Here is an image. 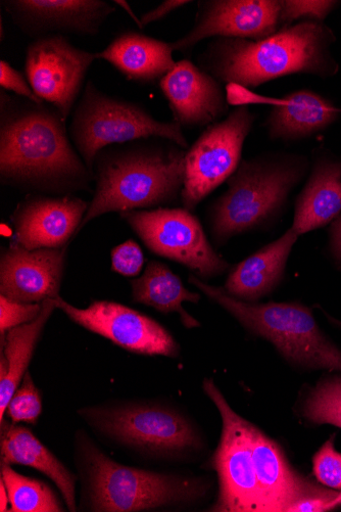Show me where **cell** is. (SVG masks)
I'll return each mask as SVG.
<instances>
[{
  "instance_id": "6da1fadb",
  "label": "cell",
  "mask_w": 341,
  "mask_h": 512,
  "mask_svg": "<svg viewBox=\"0 0 341 512\" xmlns=\"http://www.w3.org/2000/svg\"><path fill=\"white\" fill-rule=\"evenodd\" d=\"M93 173L72 145L66 120L52 106L0 91V178L42 193L89 190Z\"/></svg>"
},
{
  "instance_id": "7a4b0ae2",
  "label": "cell",
  "mask_w": 341,
  "mask_h": 512,
  "mask_svg": "<svg viewBox=\"0 0 341 512\" xmlns=\"http://www.w3.org/2000/svg\"><path fill=\"white\" fill-rule=\"evenodd\" d=\"M335 41L325 23L300 22L257 41L215 38L200 55L199 65L220 83L251 89L295 74L326 79L339 72L331 51Z\"/></svg>"
},
{
  "instance_id": "3957f363",
  "label": "cell",
  "mask_w": 341,
  "mask_h": 512,
  "mask_svg": "<svg viewBox=\"0 0 341 512\" xmlns=\"http://www.w3.org/2000/svg\"><path fill=\"white\" fill-rule=\"evenodd\" d=\"M137 142L108 147L96 156V189L80 230L107 213L156 208L181 197L186 151Z\"/></svg>"
},
{
  "instance_id": "277c9868",
  "label": "cell",
  "mask_w": 341,
  "mask_h": 512,
  "mask_svg": "<svg viewBox=\"0 0 341 512\" xmlns=\"http://www.w3.org/2000/svg\"><path fill=\"white\" fill-rule=\"evenodd\" d=\"M308 158L269 154L242 161L228 179V190L212 206L209 218L217 244L274 220L309 170Z\"/></svg>"
},
{
  "instance_id": "5b68a950",
  "label": "cell",
  "mask_w": 341,
  "mask_h": 512,
  "mask_svg": "<svg viewBox=\"0 0 341 512\" xmlns=\"http://www.w3.org/2000/svg\"><path fill=\"white\" fill-rule=\"evenodd\" d=\"M189 283L228 311L251 334L269 341L292 366L307 371L341 372V349L323 333L308 306L298 302H243L194 274L189 276Z\"/></svg>"
},
{
  "instance_id": "8992f818",
  "label": "cell",
  "mask_w": 341,
  "mask_h": 512,
  "mask_svg": "<svg viewBox=\"0 0 341 512\" xmlns=\"http://www.w3.org/2000/svg\"><path fill=\"white\" fill-rule=\"evenodd\" d=\"M88 507L92 511L134 512L169 508L200 500L208 491L199 478L126 467L86 437L79 438Z\"/></svg>"
},
{
  "instance_id": "52a82bcc",
  "label": "cell",
  "mask_w": 341,
  "mask_h": 512,
  "mask_svg": "<svg viewBox=\"0 0 341 512\" xmlns=\"http://www.w3.org/2000/svg\"><path fill=\"white\" fill-rule=\"evenodd\" d=\"M69 135L92 173L96 156L115 145L158 137L183 150L188 148L176 122L159 121L140 105L107 95L90 80L72 113Z\"/></svg>"
},
{
  "instance_id": "ba28073f",
  "label": "cell",
  "mask_w": 341,
  "mask_h": 512,
  "mask_svg": "<svg viewBox=\"0 0 341 512\" xmlns=\"http://www.w3.org/2000/svg\"><path fill=\"white\" fill-rule=\"evenodd\" d=\"M84 420L107 437L139 451L177 457L202 447L196 429L179 412L157 404H125L79 411Z\"/></svg>"
},
{
  "instance_id": "9c48e42d",
  "label": "cell",
  "mask_w": 341,
  "mask_h": 512,
  "mask_svg": "<svg viewBox=\"0 0 341 512\" xmlns=\"http://www.w3.org/2000/svg\"><path fill=\"white\" fill-rule=\"evenodd\" d=\"M203 390L222 417L223 429L212 467L219 478V497L212 511L262 512L261 496L253 461L252 424L228 404L212 379Z\"/></svg>"
},
{
  "instance_id": "30bf717a",
  "label": "cell",
  "mask_w": 341,
  "mask_h": 512,
  "mask_svg": "<svg viewBox=\"0 0 341 512\" xmlns=\"http://www.w3.org/2000/svg\"><path fill=\"white\" fill-rule=\"evenodd\" d=\"M255 120L249 107L235 108L224 120L207 127L186 151L184 209L192 212L236 172Z\"/></svg>"
},
{
  "instance_id": "8fae6325",
  "label": "cell",
  "mask_w": 341,
  "mask_h": 512,
  "mask_svg": "<svg viewBox=\"0 0 341 512\" xmlns=\"http://www.w3.org/2000/svg\"><path fill=\"white\" fill-rule=\"evenodd\" d=\"M120 215L152 252L203 277L222 274L229 267L211 246L198 217L186 209L160 208Z\"/></svg>"
},
{
  "instance_id": "7c38bea8",
  "label": "cell",
  "mask_w": 341,
  "mask_h": 512,
  "mask_svg": "<svg viewBox=\"0 0 341 512\" xmlns=\"http://www.w3.org/2000/svg\"><path fill=\"white\" fill-rule=\"evenodd\" d=\"M96 60V53L76 48L66 36H45L27 46L25 75L36 96L67 121Z\"/></svg>"
},
{
  "instance_id": "4fadbf2b",
  "label": "cell",
  "mask_w": 341,
  "mask_h": 512,
  "mask_svg": "<svg viewBox=\"0 0 341 512\" xmlns=\"http://www.w3.org/2000/svg\"><path fill=\"white\" fill-rule=\"evenodd\" d=\"M62 310L82 328L100 335L132 353L177 358L180 346L172 335L155 319L124 305L96 301L86 309H79L54 299Z\"/></svg>"
},
{
  "instance_id": "5bb4252c",
  "label": "cell",
  "mask_w": 341,
  "mask_h": 512,
  "mask_svg": "<svg viewBox=\"0 0 341 512\" xmlns=\"http://www.w3.org/2000/svg\"><path fill=\"white\" fill-rule=\"evenodd\" d=\"M280 0H204L196 23L171 42L173 52H189L208 38L261 40L280 30Z\"/></svg>"
},
{
  "instance_id": "9a60e30c",
  "label": "cell",
  "mask_w": 341,
  "mask_h": 512,
  "mask_svg": "<svg viewBox=\"0 0 341 512\" xmlns=\"http://www.w3.org/2000/svg\"><path fill=\"white\" fill-rule=\"evenodd\" d=\"M19 30L38 39L51 35L94 36L116 9L104 0H2Z\"/></svg>"
},
{
  "instance_id": "2e32d148",
  "label": "cell",
  "mask_w": 341,
  "mask_h": 512,
  "mask_svg": "<svg viewBox=\"0 0 341 512\" xmlns=\"http://www.w3.org/2000/svg\"><path fill=\"white\" fill-rule=\"evenodd\" d=\"M89 204L70 195L28 196L11 216L12 245L30 251L66 248L79 232Z\"/></svg>"
},
{
  "instance_id": "e0dca14e",
  "label": "cell",
  "mask_w": 341,
  "mask_h": 512,
  "mask_svg": "<svg viewBox=\"0 0 341 512\" xmlns=\"http://www.w3.org/2000/svg\"><path fill=\"white\" fill-rule=\"evenodd\" d=\"M174 122L181 127H209L229 110L225 89L212 75L189 60L177 62L159 83Z\"/></svg>"
},
{
  "instance_id": "ac0fdd59",
  "label": "cell",
  "mask_w": 341,
  "mask_h": 512,
  "mask_svg": "<svg viewBox=\"0 0 341 512\" xmlns=\"http://www.w3.org/2000/svg\"><path fill=\"white\" fill-rule=\"evenodd\" d=\"M66 248L27 250L11 245L0 261V294L21 303H42L60 293Z\"/></svg>"
},
{
  "instance_id": "d6986e66",
  "label": "cell",
  "mask_w": 341,
  "mask_h": 512,
  "mask_svg": "<svg viewBox=\"0 0 341 512\" xmlns=\"http://www.w3.org/2000/svg\"><path fill=\"white\" fill-rule=\"evenodd\" d=\"M173 53L171 43L126 31L116 36L104 51L96 53V57L111 64L129 81L154 85L175 68Z\"/></svg>"
},
{
  "instance_id": "ffe728a7",
  "label": "cell",
  "mask_w": 341,
  "mask_h": 512,
  "mask_svg": "<svg viewBox=\"0 0 341 512\" xmlns=\"http://www.w3.org/2000/svg\"><path fill=\"white\" fill-rule=\"evenodd\" d=\"M299 238L289 228L279 239L237 264L224 290L247 303H257L271 294L282 282L287 261Z\"/></svg>"
},
{
  "instance_id": "44dd1931",
  "label": "cell",
  "mask_w": 341,
  "mask_h": 512,
  "mask_svg": "<svg viewBox=\"0 0 341 512\" xmlns=\"http://www.w3.org/2000/svg\"><path fill=\"white\" fill-rule=\"evenodd\" d=\"M284 104L274 107L265 126L272 139L297 142L312 137L333 125L341 115L330 100L310 89L290 92Z\"/></svg>"
},
{
  "instance_id": "7402d4cb",
  "label": "cell",
  "mask_w": 341,
  "mask_h": 512,
  "mask_svg": "<svg viewBox=\"0 0 341 512\" xmlns=\"http://www.w3.org/2000/svg\"><path fill=\"white\" fill-rule=\"evenodd\" d=\"M341 214V159L324 155L316 159L310 177L296 202L290 227L301 237L331 224Z\"/></svg>"
},
{
  "instance_id": "603a6c76",
  "label": "cell",
  "mask_w": 341,
  "mask_h": 512,
  "mask_svg": "<svg viewBox=\"0 0 341 512\" xmlns=\"http://www.w3.org/2000/svg\"><path fill=\"white\" fill-rule=\"evenodd\" d=\"M0 456L7 464L33 468L50 478L71 511H76V478L50 450L25 427L2 424Z\"/></svg>"
},
{
  "instance_id": "cb8c5ba5",
  "label": "cell",
  "mask_w": 341,
  "mask_h": 512,
  "mask_svg": "<svg viewBox=\"0 0 341 512\" xmlns=\"http://www.w3.org/2000/svg\"><path fill=\"white\" fill-rule=\"evenodd\" d=\"M133 301L148 305L161 313H177L186 329L201 327L182 306L184 302L199 303L201 295L189 292L181 279L164 263L152 261L144 273L131 283Z\"/></svg>"
},
{
  "instance_id": "d4e9b609",
  "label": "cell",
  "mask_w": 341,
  "mask_h": 512,
  "mask_svg": "<svg viewBox=\"0 0 341 512\" xmlns=\"http://www.w3.org/2000/svg\"><path fill=\"white\" fill-rule=\"evenodd\" d=\"M56 308L54 299L43 301L42 310L34 321L20 325L2 338V354L8 364V375L5 379L0 380V423L2 424L5 422L9 402L28 371L34 349L45 324Z\"/></svg>"
},
{
  "instance_id": "484cf974",
  "label": "cell",
  "mask_w": 341,
  "mask_h": 512,
  "mask_svg": "<svg viewBox=\"0 0 341 512\" xmlns=\"http://www.w3.org/2000/svg\"><path fill=\"white\" fill-rule=\"evenodd\" d=\"M2 481L9 494L14 512L65 511L53 490L41 481L15 472L10 464L2 462Z\"/></svg>"
},
{
  "instance_id": "4316f807",
  "label": "cell",
  "mask_w": 341,
  "mask_h": 512,
  "mask_svg": "<svg viewBox=\"0 0 341 512\" xmlns=\"http://www.w3.org/2000/svg\"><path fill=\"white\" fill-rule=\"evenodd\" d=\"M300 412L312 425H332L341 429V372L325 375L314 387H309Z\"/></svg>"
},
{
  "instance_id": "83f0119b",
  "label": "cell",
  "mask_w": 341,
  "mask_h": 512,
  "mask_svg": "<svg viewBox=\"0 0 341 512\" xmlns=\"http://www.w3.org/2000/svg\"><path fill=\"white\" fill-rule=\"evenodd\" d=\"M340 4L336 0H280V29L306 21L324 23Z\"/></svg>"
},
{
  "instance_id": "f1b7e54d",
  "label": "cell",
  "mask_w": 341,
  "mask_h": 512,
  "mask_svg": "<svg viewBox=\"0 0 341 512\" xmlns=\"http://www.w3.org/2000/svg\"><path fill=\"white\" fill-rule=\"evenodd\" d=\"M41 411L40 393L32 380L30 372L27 371L22 385L11 398L6 413L14 424L27 423L35 425Z\"/></svg>"
},
{
  "instance_id": "f546056e",
  "label": "cell",
  "mask_w": 341,
  "mask_h": 512,
  "mask_svg": "<svg viewBox=\"0 0 341 512\" xmlns=\"http://www.w3.org/2000/svg\"><path fill=\"white\" fill-rule=\"evenodd\" d=\"M334 440L335 436H331L316 452L313 470L320 484L341 491V453L335 449Z\"/></svg>"
},
{
  "instance_id": "4dcf8cb0",
  "label": "cell",
  "mask_w": 341,
  "mask_h": 512,
  "mask_svg": "<svg viewBox=\"0 0 341 512\" xmlns=\"http://www.w3.org/2000/svg\"><path fill=\"white\" fill-rule=\"evenodd\" d=\"M42 310V303H21L0 296V334L2 338L20 325L34 321Z\"/></svg>"
},
{
  "instance_id": "1f68e13d",
  "label": "cell",
  "mask_w": 341,
  "mask_h": 512,
  "mask_svg": "<svg viewBox=\"0 0 341 512\" xmlns=\"http://www.w3.org/2000/svg\"><path fill=\"white\" fill-rule=\"evenodd\" d=\"M0 87L12 91L17 97L29 100L35 104H45L32 89L26 75L15 69L9 62L0 61Z\"/></svg>"
},
{
  "instance_id": "d6a6232c",
  "label": "cell",
  "mask_w": 341,
  "mask_h": 512,
  "mask_svg": "<svg viewBox=\"0 0 341 512\" xmlns=\"http://www.w3.org/2000/svg\"><path fill=\"white\" fill-rule=\"evenodd\" d=\"M144 265L141 248L129 240L112 251V268L124 276L137 275Z\"/></svg>"
},
{
  "instance_id": "836d02e7",
  "label": "cell",
  "mask_w": 341,
  "mask_h": 512,
  "mask_svg": "<svg viewBox=\"0 0 341 512\" xmlns=\"http://www.w3.org/2000/svg\"><path fill=\"white\" fill-rule=\"evenodd\" d=\"M225 96L227 104L235 108L249 106H271L274 108L284 104V99L261 96L251 88L237 83L225 85Z\"/></svg>"
},
{
  "instance_id": "e575fe53",
  "label": "cell",
  "mask_w": 341,
  "mask_h": 512,
  "mask_svg": "<svg viewBox=\"0 0 341 512\" xmlns=\"http://www.w3.org/2000/svg\"><path fill=\"white\" fill-rule=\"evenodd\" d=\"M188 4H192V2H189V0H165V2L160 4L156 9L141 15L140 22L142 28L163 20Z\"/></svg>"
},
{
  "instance_id": "d590c367",
  "label": "cell",
  "mask_w": 341,
  "mask_h": 512,
  "mask_svg": "<svg viewBox=\"0 0 341 512\" xmlns=\"http://www.w3.org/2000/svg\"><path fill=\"white\" fill-rule=\"evenodd\" d=\"M329 248L333 259L341 266V214L330 224Z\"/></svg>"
},
{
  "instance_id": "8d00e7d4",
  "label": "cell",
  "mask_w": 341,
  "mask_h": 512,
  "mask_svg": "<svg viewBox=\"0 0 341 512\" xmlns=\"http://www.w3.org/2000/svg\"><path fill=\"white\" fill-rule=\"evenodd\" d=\"M115 5L117 6H120L124 11H126V13L130 16V18L135 22V24L140 28V29H143L142 28V25H141V22H140V18H138L134 11L132 10V8L130 7V5L125 2V0H114L113 2Z\"/></svg>"
},
{
  "instance_id": "74e56055",
  "label": "cell",
  "mask_w": 341,
  "mask_h": 512,
  "mask_svg": "<svg viewBox=\"0 0 341 512\" xmlns=\"http://www.w3.org/2000/svg\"><path fill=\"white\" fill-rule=\"evenodd\" d=\"M0 494H2V498H0V511L2 512H5V511H9V508H8V505L10 503V498H9V494H8V491L6 489V486L4 484V482H0Z\"/></svg>"
},
{
  "instance_id": "f35d334b",
  "label": "cell",
  "mask_w": 341,
  "mask_h": 512,
  "mask_svg": "<svg viewBox=\"0 0 341 512\" xmlns=\"http://www.w3.org/2000/svg\"><path fill=\"white\" fill-rule=\"evenodd\" d=\"M318 308L321 310V312L323 313L324 317L327 318V320L329 321L330 324L333 325V327H335L336 329L338 330H341V320L331 316L328 312H326L322 307L318 306Z\"/></svg>"
},
{
  "instance_id": "ab89813d",
  "label": "cell",
  "mask_w": 341,
  "mask_h": 512,
  "mask_svg": "<svg viewBox=\"0 0 341 512\" xmlns=\"http://www.w3.org/2000/svg\"><path fill=\"white\" fill-rule=\"evenodd\" d=\"M0 40H2V42L5 40L3 17H0Z\"/></svg>"
}]
</instances>
